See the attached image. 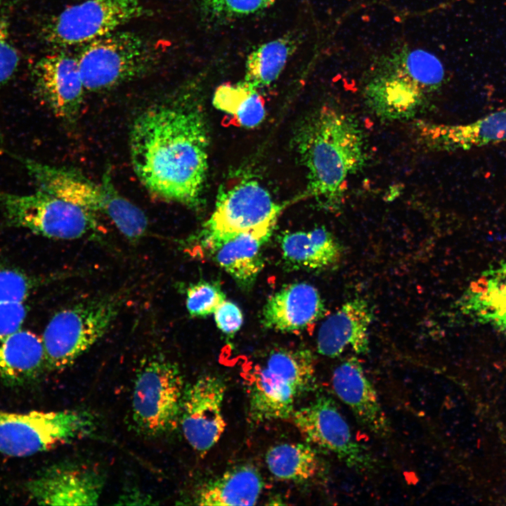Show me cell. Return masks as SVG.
Returning <instances> with one entry per match:
<instances>
[{
    "instance_id": "6da1fadb",
    "label": "cell",
    "mask_w": 506,
    "mask_h": 506,
    "mask_svg": "<svg viewBox=\"0 0 506 506\" xmlns=\"http://www.w3.org/2000/svg\"><path fill=\"white\" fill-rule=\"evenodd\" d=\"M202 113L186 91L161 99L134 120L129 153L134 172L158 197L196 209L207 171Z\"/></svg>"
},
{
    "instance_id": "7a4b0ae2",
    "label": "cell",
    "mask_w": 506,
    "mask_h": 506,
    "mask_svg": "<svg viewBox=\"0 0 506 506\" xmlns=\"http://www.w3.org/2000/svg\"><path fill=\"white\" fill-rule=\"evenodd\" d=\"M294 143L306 171L305 196L322 208L339 211L349 179L367 160L365 138L358 123L337 108L320 107L299 124Z\"/></svg>"
},
{
    "instance_id": "3957f363",
    "label": "cell",
    "mask_w": 506,
    "mask_h": 506,
    "mask_svg": "<svg viewBox=\"0 0 506 506\" xmlns=\"http://www.w3.org/2000/svg\"><path fill=\"white\" fill-rule=\"evenodd\" d=\"M11 155L24 165L39 189L97 215H105L130 242H138L145 235L148 219L145 213L119 193L108 170L104 173L101 183H96L72 169Z\"/></svg>"
},
{
    "instance_id": "277c9868",
    "label": "cell",
    "mask_w": 506,
    "mask_h": 506,
    "mask_svg": "<svg viewBox=\"0 0 506 506\" xmlns=\"http://www.w3.org/2000/svg\"><path fill=\"white\" fill-rule=\"evenodd\" d=\"M315 360L307 349H275L248 377L249 413L257 422L284 420L316 386Z\"/></svg>"
},
{
    "instance_id": "5b68a950",
    "label": "cell",
    "mask_w": 506,
    "mask_h": 506,
    "mask_svg": "<svg viewBox=\"0 0 506 506\" xmlns=\"http://www.w3.org/2000/svg\"><path fill=\"white\" fill-rule=\"evenodd\" d=\"M125 299L122 291L96 297L55 313L41 337L46 369L59 370L72 365L107 332Z\"/></svg>"
},
{
    "instance_id": "8992f818",
    "label": "cell",
    "mask_w": 506,
    "mask_h": 506,
    "mask_svg": "<svg viewBox=\"0 0 506 506\" xmlns=\"http://www.w3.org/2000/svg\"><path fill=\"white\" fill-rule=\"evenodd\" d=\"M81 46L76 58L89 92L108 91L139 78L158 63L152 43L130 31L117 30Z\"/></svg>"
},
{
    "instance_id": "52a82bcc",
    "label": "cell",
    "mask_w": 506,
    "mask_h": 506,
    "mask_svg": "<svg viewBox=\"0 0 506 506\" xmlns=\"http://www.w3.org/2000/svg\"><path fill=\"white\" fill-rule=\"evenodd\" d=\"M184 391L183 376L174 362L160 354L143 360L131 399V418L137 431L156 437L175 429Z\"/></svg>"
},
{
    "instance_id": "ba28073f",
    "label": "cell",
    "mask_w": 506,
    "mask_h": 506,
    "mask_svg": "<svg viewBox=\"0 0 506 506\" xmlns=\"http://www.w3.org/2000/svg\"><path fill=\"white\" fill-rule=\"evenodd\" d=\"M0 206L10 224L44 237L97 239L104 233L97 214L41 189L27 195L0 191Z\"/></svg>"
},
{
    "instance_id": "9c48e42d",
    "label": "cell",
    "mask_w": 506,
    "mask_h": 506,
    "mask_svg": "<svg viewBox=\"0 0 506 506\" xmlns=\"http://www.w3.org/2000/svg\"><path fill=\"white\" fill-rule=\"evenodd\" d=\"M96 423L86 410H0V453L15 457L36 454L89 436Z\"/></svg>"
},
{
    "instance_id": "30bf717a",
    "label": "cell",
    "mask_w": 506,
    "mask_h": 506,
    "mask_svg": "<svg viewBox=\"0 0 506 506\" xmlns=\"http://www.w3.org/2000/svg\"><path fill=\"white\" fill-rule=\"evenodd\" d=\"M150 15L141 0H84L53 17L45 28V38L57 46H83Z\"/></svg>"
},
{
    "instance_id": "8fae6325",
    "label": "cell",
    "mask_w": 506,
    "mask_h": 506,
    "mask_svg": "<svg viewBox=\"0 0 506 506\" xmlns=\"http://www.w3.org/2000/svg\"><path fill=\"white\" fill-rule=\"evenodd\" d=\"M291 417L306 443L332 453L357 472L375 469V458L365 446L353 438L346 419L331 398L320 396L294 410Z\"/></svg>"
},
{
    "instance_id": "7c38bea8",
    "label": "cell",
    "mask_w": 506,
    "mask_h": 506,
    "mask_svg": "<svg viewBox=\"0 0 506 506\" xmlns=\"http://www.w3.org/2000/svg\"><path fill=\"white\" fill-rule=\"evenodd\" d=\"M282 209L258 181L240 180L220 190L202 229L222 233L272 231Z\"/></svg>"
},
{
    "instance_id": "4fadbf2b",
    "label": "cell",
    "mask_w": 506,
    "mask_h": 506,
    "mask_svg": "<svg viewBox=\"0 0 506 506\" xmlns=\"http://www.w3.org/2000/svg\"><path fill=\"white\" fill-rule=\"evenodd\" d=\"M272 231L214 233L202 229L182 242L190 253H204L226 271L242 289L252 288L264 263L261 247Z\"/></svg>"
},
{
    "instance_id": "5bb4252c",
    "label": "cell",
    "mask_w": 506,
    "mask_h": 506,
    "mask_svg": "<svg viewBox=\"0 0 506 506\" xmlns=\"http://www.w3.org/2000/svg\"><path fill=\"white\" fill-rule=\"evenodd\" d=\"M226 389L221 378L206 375L184 391L179 423L188 443L202 455L219 441L225 431L222 408Z\"/></svg>"
},
{
    "instance_id": "9a60e30c",
    "label": "cell",
    "mask_w": 506,
    "mask_h": 506,
    "mask_svg": "<svg viewBox=\"0 0 506 506\" xmlns=\"http://www.w3.org/2000/svg\"><path fill=\"white\" fill-rule=\"evenodd\" d=\"M434 94L408 72L402 62L376 70L364 87L366 105L376 117L387 121L416 117L427 108Z\"/></svg>"
},
{
    "instance_id": "2e32d148",
    "label": "cell",
    "mask_w": 506,
    "mask_h": 506,
    "mask_svg": "<svg viewBox=\"0 0 506 506\" xmlns=\"http://www.w3.org/2000/svg\"><path fill=\"white\" fill-rule=\"evenodd\" d=\"M105 484L93 467L65 462L46 469L27 485L30 496L39 505H95Z\"/></svg>"
},
{
    "instance_id": "e0dca14e",
    "label": "cell",
    "mask_w": 506,
    "mask_h": 506,
    "mask_svg": "<svg viewBox=\"0 0 506 506\" xmlns=\"http://www.w3.org/2000/svg\"><path fill=\"white\" fill-rule=\"evenodd\" d=\"M34 77L39 93L53 115L74 122L86 92L76 56L56 52L44 56L34 67Z\"/></svg>"
},
{
    "instance_id": "ac0fdd59",
    "label": "cell",
    "mask_w": 506,
    "mask_h": 506,
    "mask_svg": "<svg viewBox=\"0 0 506 506\" xmlns=\"http://www.w3.org/2000/svg\"><path fill=\"white\" fill-rule=\"evenodd\" d=\"M417 138L435 151L467 150L506 141V108L465 124L415 123Z\"/></svg>"
},
{
    "instance_id": "d6986e66",
    "label": "cell",
    "mask_w": 506,
    "mask_h": 506,
    "mask_svg": "<svg viewBox=\"0 0 506 506\" xmlns=\"http://www.w3.org/2000/svg\"><path fill=\"white\" fill-rule=\"evenodd\" d=\"M332 383L336 395L362 426L379 437L389 436L390 422L357 358L351 356L339 364L334 370Z\"/></svg>"
},
{
    "instance_id": "ffe728a7",
    "label": "cell",
    "mask_w": 506,
    "mask_h": 506,
    "mask_svg": "<svg viewBox=\"0 0 506 506\" xmlns=\"http://www.w3.org/2000/svg\"><path fill=\"white\" fill-rule=\"evenodd\" d=\"M372 320V310L365 299L355 298L346 301L319 328L318 353L335 358L350 349L357 354H366Z\"/></svg>"
},
{
    "instance_id": "44dd1931",
    "label": "cell",
    "mask_w": 506,
    "mask_h": 506,
    "mask_svg": "<svg viewBox=\"0 0 506 506\" xmlns=\"http://www.w3.org/2000/svg\"><path fill=\"white\" fill-rule=\"evenodd\" d=\"M325 312L318 290L307 283L287 285L271 295L262 312L261 323L268 329L285 332L308 329Z\"/></svg>"
},
{
    "instance_id": "7402d4cb",
    "label": "cell",
    "mask_w": 506,
    "mask_h": 506,
    "mask_svg": "<svg viewBox=\"0 0 506 506\" xmlns=\"http://www.w3.org/2000/svg\"><path fill=\"white\" fill-rule=\"evenodd\" d=\"M456 309L465 317L506 334V261L472 281Z\"/></svg>"
},
{
    "instance_id": "603a6c76",
    "label": "cell",
    "mask_w": 506,
    "mask_h": 506,
    "mask_svg": "<svg viewBox=\"0 0 506 506\" xmlns=\"http://www.w3.org/2000/svg\"><path fill=\"white\" fill-rule=\"evenodd\" d=\"M46 368L43 341L35 333L19 329L0 335V377L11 386L36 380Z\"/></svg>"
},
{
    "instance_id": "cb8c5ba5",
    "label": "cell",
    "mask_w": 506,
    "mask_h": 506,
    "mask_svg": "<svg viewBox=\"0 0 506 506\" xmlns=\"http://www.w3.org/2000/svg\"><path fill=\"white\" fill-rule=\"evenodd\" d=\"M282 257L290 268L321 271L335 266L343 256V247L325 227L283 235Z\"/></svg>"
},
{
    "instance_id": "d4e9b609",
    "label": "cell",
    "mask_w": 506,
    "mask_h": 506,
    "mask_svg": "<svg viewBox=\"0 0 506 506\" xmlns=\"http://www.w3.org/2000/svg\"><path fill=\"white\" fill-rule=\"evenodd\" d=\"M261 474L253 466L234 467L200 487L193 504L203 506L254 505L263 489Z\"/></svg>"
},
{
    "instance_id": "484cf974",
    "label": "cell",
    "mask_w": 506,
    "mask_h": 506,
    "mask_svg": "<svg viewBox=\"0 0 506 506\" xmlns=\"http://www.w3.org/2000/svg\"><path fill=\"white\" fill-rule=\"evenodd\" d=\"M297 45L298 36L287 34L257 47L247 58L244 82L257 90L271 84Z\"/></svg>"
},
{
    "instance_id": "4316f807",
    "label": "cell",
    "mask_w": 506,
    "mask_h": 506,
    "mask_svg": "<svg viewBox=\"0 0 506 506\" xmlns=\"http://www.w3.org/2000/svg\"><path fill=\"white\" fill-rule=\"evenodd\" d=\"M270 472L281 480L305 481L320 469L317 452L309 443H283L271 447L266 453Z\"/></svg>"
},
{
    "instance_id": "83f0119b",
    "label": "cell",
    "mask_w": 506,
    "mask_h": 506,
    "mask_svg": "<svg viewBox=\"0 0 506 506\" xmlns=\"http://www.w3.org/2000/svg\"><path fill=\"white\" fill-rule=\"evenodd\" d=\"M213 105L230 115L235 124L247 128L259 125L266 115L265 102L259 90L244 81L218 86L214 93Z\"/></svg>"
},
{
    "instance_id": "f1b7e54d",
    "label": "cell",
    "mask_w": 506,
    "mask_h": 506,
    "mask_svg": "<svg viewBox=\"0 0 506 506\" xmlns=\"http://www.w3.org/2000/svg\"><path fill=\"white\" fill-rule=\"evenodd\" d=\"M275 0H200L203 16L223 22L247 17L268 8Z\"/></svg>"
},
{
    "instance_id": "f546056e",
    "label": "cell",
    "mask_w": 506,
    "mask_h": 506,
    "mask_svg": "<svg viewBox=\"0 0 506 506\" xmlns=\"http://www.w3.org/2000/svg\"><path fill=\"white\" fill-rule=\"evenodd\" d=\"M408 72L422 85L435 93L444 80L441 63L434 55L423 50L409 52L402 62Z\"/></svg>"
},
{
    "instance_id": "4dcf8cb0",
    "label": "cell",
    "mask_w": 506,
    "mask_h": 506,
    "mask_svg": "<svg viewBox=\"0 0 506 506\" xmlns=\"http://www.w3.org/2000/svg\"><path fill=\"white\" fill-rule=\"evenodd\" d=\"M226 300L221 287L214 283L200 281L190 284L186 290V305L192 317H204L214 313Z\"/></svg>"
},
{
    "instance_id": "1f68e13d",
    "label": "cell",
    "mask_w": 506,
    "mask_h": 506,
    "mask_svg": "<svg viewBox=\"0 0 506 506\" xmlns=\"http://www.w3.org/2000/svg\"><path fill=\"white\" fill-rule=\"evenodd\" d=\"M35 281L15 269L0 268V303L24 302Z\"/></svg>"
},
{
    "instance_id": "d6a6232c",
    "label": "cell",
    "mask_w": 506,
    "mask_h": 506,
    "mask_svg": "<svg viewBox=\"0 0 506 506\" xmlns=\"http://www.w3.org/2000/svg\"><path fill=\"white\" fill-rule=\"evenodd\" d=\"M19 63V55L13 45L6 20L0 19V86L10 80Z\"/></svg>"
},
{
    "instance_id": "836d02e7",
    "label": "cell",
    "mask_w": 506,
    "mask_h": 506,
    "mask_svg": "<svg viewBox=\"0 0 506 506\" xmlns=\"http://www.w3.org/2000/svg\"><path fill=\"white\" fill-rule=\"evenodd\" d=\"M218 328L223 333L231 335L238 332L243 322L240 309L235 303L225 300L214 312Z\"/></svg>"
},
{
    "instance_id": "e575fe53",
    "label": "cell",
    "mask_w": 506,
    "mask_h": 506,
    "mask_svg": "<svg viewBox=\"0 0 506 506\" xmlns=\"http://www.w3.org/2000/svg\"><path fill=\"white\" fill-rule=\"evenodd\" d=\"M26 315L24 302L0 303V335L20 329Z\"/></svg>"
},
{
    "instance_id": "d590c367",
    "label": "cell",
    "mask_w": 506,
    "mask_h": 506,
    "mask_svg": "<svg viewBox=\"0 0 506 506\" xmlns=\"http://www.w3.org/2000/svg\"><path fill=\"white\" fill-rule=\"evenodd\" d=\"M151 497L146 495V494L141 491H136L135 490L129 491L119 499V505H151L153 504L151 501Z\"/></svg>"
},
{
    "instance_id": "8d00e7d4",
    "label": "cell",
    "mask_w": 506,
    "mask_h": 506,
    "mask_svg": "<svg viewBox=\"0 0 506 506\" xmlns=\"http://www.w3.org/2000/svg\"><path fill=\"white\" fill-rule=\"evenodd\" d=\"M1 1V0H0V1Z\"/></svg>"
}]
</instances>
